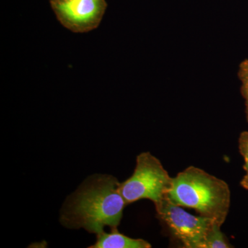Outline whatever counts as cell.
I'll use <instances>...</instances> for the list:
<instances>
[{"mask_svg": "<svg viewBox=\"0 0 248 248\" xmlns=\"http://www.w3.org/2000/svg\"><path fill=\"white\" fill-rule=\"evenodd\" d=\"M50 5L62 25L76 33L97 29L108 6L106 0H68Z\"/></svg>", "mask_w": 248, "mask_h": 248, "instance_id": "5b68a950", "label": "cell"}, {"mask_svg": "<svg viewBox=\"0 0 248 248\" xmlns=\"http://www.w3.org/2000/svg\"><path fill=\"white\" fill-rule=\"evenodd\" d=\"M221 226L216 224L207 236L203 248H229L231 245L221 231Z\"/></svg>", "mask_w": 248, "mask_h": 248, "instance_id": "52a82bcc", "label": "cell"}, {"mask_svg": "<svg viewBox=\"0 0 248 248\" xmlns=\"http://www.w3.org/2000/svg\"><path fill=\"white\" fill-rule=\"evenodd\" d=\"M155 205L157 218L184 248H203L207 236L217 224L211 218L187 213L173 203L169 195Z\"/></svg>", "mask_w": 248, "mask_h": 248, "instance_id": "277c9868", "label": "cell"}, {"mask_svg": "<svg viewBox=\"0 0 248 248\" xmlns=\"http://www.w3.org/2000/svg\"><path fill=\"white\" fill-rule=\"evenodd\" d=\"M68 1V0H50V2H60V1Z\"/></svg>", "mask_w": 248, "mask_h": 248, "instance_id": "8fae6325", "label": "cell"}, {"mask_svg": "<svg viewBox=\"0 0 248 248\" xmlns=\"http://www.w3.org/2000/svg\"><path fill=\"white\" fill-rule=\"evenodd\" d=\"M237 76L241 83L240 91L245 99L246 120L248 122V59H245L240 63Z\"/></svg>", "mask_w": 248, "mask_h": 248, "instance_id": "ba28073f", "label": "cell"}, {"mask_svg": "<svg viewBox=\"0 0 248 248\" xmlns=\"http://www.w3.org/2000/svg\"><path fill=\"white\" fill-rule=\"evenodd\" d=\"M151 244L141 239H133L117 231L111 229L110 232H101L97 234V241L90 248H151Z\"/></svg>", "mask_w": 248, "mask_h": 248, "instance_id": "8992f818", "label": "cell"}, {"mask_svg": "<svg viewBox=\"0 0 248 248\" xmlns=\"http://www.w3.org/2000/svg\"><path fill=\"white\" fill-rule=\"evenodd\" d=\"M245 164L244 169L246 171V174L243 177L242 180L241 182V186L244 187L246 190H248V159H244Z\"/></svg>", "mask_w": 248, "mask_h": 248, "instance_id": "30bf717a", "label": "cell"}, {"mask_svg": "<svg viewBox=\"0 0 248 248\" xmlns=\"http://www.w3.org/2000/svg\"><path fill=\"white\" fill-rule=\"evenodd\" d=\"M239 149L240 154L242 155L244 159H248V131H244L240 134Z\"/></svg>", "mask_w": 248, "mask_h": 248, "instance_id": "9c48e42d", "label": "cell"}, {"mask_svg": "<svg viewBox=\"0 0 248 248\" xmlns=\"http://www.w3.org/2000/svg\"><path fill=\"white\" fill-rule=\"evenodd\" d=\"M120 186L111 175L90 177L66 200L62 211V224L71 229L84 228L96 234L106 226L117 228L127 205Z\"/></svg>", "mask_w": 248, "mask_h": 248, "instance_id": "6da1fadb", "label": "cell"}, {"mask_svg": "<svg viewBox=\"0 0 248 248\" xmlns=\"http://www.w3.org/2000/svg\"><path fill=\"white\" fill-rule=\"evenodd\" d=\"M172 179L159 159L144 152L137 157L131 177L120 183V190L127 205L144 199L155 204L169 195Z\"/></svg>", "mask_w": 248, "mask_h": 248, "instance_id": "3957f363", "label": "cell"}, {"mask_svg": "<svg viewBox=\"0 0 248 248\" xmlns=\"http://www.w3.org/2000/svg\"><path fill=\"white\" fill-rule=\"evenodd\" d=\"M169 197L173 203L194 209L222 226L231 207V192L225 181L190 166L173 178Z\"/></svg>", "mask_w": 248, "mask_h": 248, "instance_id": "7a4b0ae2", "label": "cell"}]
</instances>
